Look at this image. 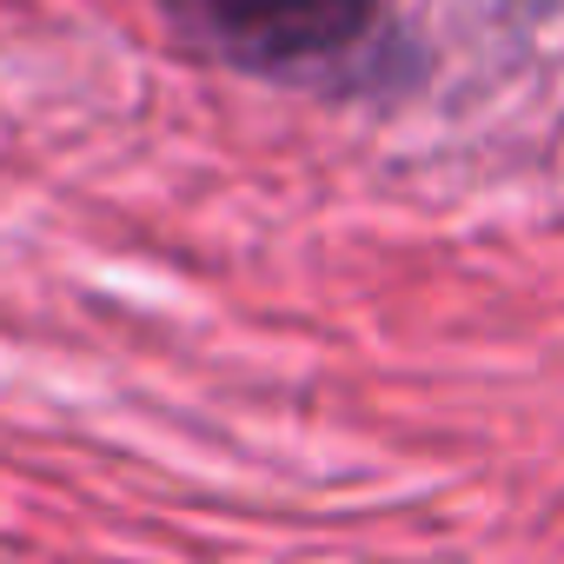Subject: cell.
Here are the masks:
<instances>
[{
    "label": "cell",
    "mask_w": 564,
    "mask_h": 564,
    "mask_svg": "<svg viewBox=\"0 0 564 564\" xmlns=\"http://www.w3.org/2000/svg\"><path fill=\"white\" fill-rule=\"evenodd\" d=\"M193 21L226 61L279 80L352 67L386 34L379 0H193Z\"/></svg>",
    "instance_id": "cell-1"
}]
</instances>
